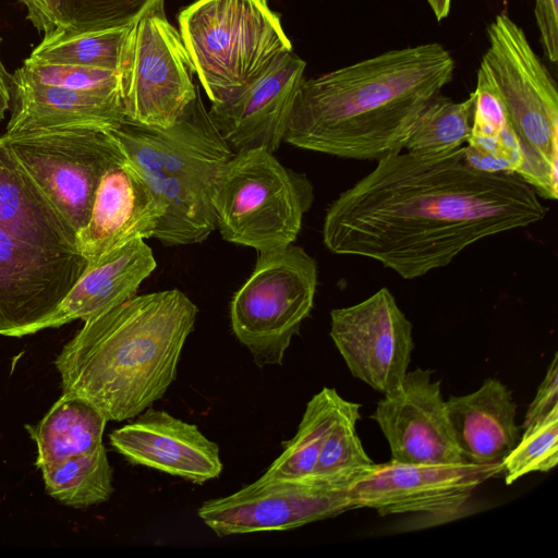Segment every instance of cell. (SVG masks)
I'll use <instances>...</instances> for the list:
<instances>
[{
  "label": "cell",
  "instance_id": "1",
  "mask_svg": "<svg viewBox=\"0 0 558 558\" xmlns=\"http://www.w3.org/2000/svg\"><path fill=\"white\" fill-rule=\"evenodd\" d=\"M447 154L397 153L328 207L323 241L333 254L374 259L403 279L449 265L485 238L542 221L547 208L514 173H486Z\"/></svg>",
  "mask_w": 558,
  "mask_h": 558
},
{
  "label": "cell",
  "instance_id": "2",
  "mask_svg": "<svg viewBox=\"0 0 558 558\" xmlns=\"http://www.w3.org/2000/svg\"><path fill=\"white\" fill-rule=\"evenodd\" d=\"M454 70L449 50L427 43L304 78L284 142L354 160L378 161L400 153Z\"/></svg>",
  "mask_w": 558,
  "mask_h": 558
},
{
  "label": "cell",
  "instance_id": "3",
  "mask_svg": "<svg viewBox=\"0 0 558 558\" xmlns=\"http://www.w3.org/2000/svg\"><path fill=\"white\" fill-rule=\"evenodd\" d=\"M197 313L185 293L170 289L135 295L85 320L54 360L62 392L107 421L136 417L175 379Z\"/></svg>",
  "mask_w": 558,
  "mask_h": 558
},
{
  "label": "cell",
  "instance_id": "4",
  "mask_svg": "<svg viewBox=\"0 0 558 558\" xmlns=\"http://www.w3.org/2000/svg\"><path fill=\"white\" fill-rule=\"evenodd\" d=\"M163 207L154 238L201 243L217 228L215 193L234 153L211 122L199 93L167 129L124 121L108 131Z\"/></svg>",
  "mask_w": 558,
  "mask_h": 558
},
{
  "label": "cell",
  "instance_id": "5",
  "mask_svg": "<svg viewBox=\"0 0 558 558\" xmlns=\"http://www.w3.org/2000/svg\"><path fill=\"white\" fill-rule=\"evenodd\" d=\"M477 73L496 94L523 156L518 172L545 199L558 197V93L525 32L507 13L487 27Z\"/></svg>",
  "mask_w": 558,
  "mask_h": 558
},
{
  "label": "cell",
  "instance_id": "6",
  "mask_svg": "<svg viewBox=\"0 0 558 558\" xmlns=\"http://www.w3.org/2000/svg\"><path fill=\"white\" fill-rule=\"evenodd\" d=\"M178 22L211 104L228 100L293 50L268 0H196Z\"/></svg>",
  "mask_w": 558,
  "mask_h": 558
},
{
  "label": "cell",
  "instance_id": "7",
  "mask_svg": "<svg viewBox=\"0 0 558 558\" xmlns=\"http://www.w3.org/2000/svg\"><path fill=\"white\" fill-rule=\"evenodd\" d=\"M314 187L304 173L286 168L263 148L235 153L222 169L215 193L217 228L227 242L257 252L295 241Z\"/></svg>",
  "mask_w": 558,
  "mask_h": 558
},
{
  "label": "cell",
  "instance_id": "8",
  "mask_svg": "<svg viewBox=\"0 0 558 558\" xmlns=\"http://www.w3.org/2000/svg\"><path fill=\"white\" fill-rule=\"evenodd\" d=\"M317 264L301 246L262 252L230 306L233 333L258 367L281 365L313 310Z\"/></svg>",
  "mask_w": 558,
  "mask_h": 558
},
{
  "label": "cell",
  "instance_id": "9",
  "mask_svg": "<svg viewBox=\"0 0 558 558\" xmlns=\"http://www.w3.org/2000/svg\"><path fill=\"white\" fill-rule=\"evenodd\" d=\"M159 2L130 26L118 65L125 120L167 129L196 98L195 74L180 33Z\"/></svg>",
  "mask_w": 558,
  "mask_h": 558
},
{
  "label": "cell",
  "instance_id": "10",
  "mask_svg": "<svg viewBox=\"0 0 558 558\" xmlns=\"http://www.w3.org/2000/svg\"><path fill=\"white\" fill-rule=\"evenodd\" d=\"M8 150L77 233L104 173L124 157L108 131L66 128L4 133Z\"/></svg>",
  "mask_w": 558,
  "mask_h": 558
},
{
  "label": "cell",
  "instance_id": "11",
  "mask_svg": "<svg viewBox=\"0 0 558 558\" xmlns=\"http://www.w3.org/2000/svg\"><path fill=\"white\" fill-rule=\"evenodd\" d=\"M353 509L349 486L310 477L260 476L226 496L205 501L197 514L220 537L287 531Z\"/></svg>",
  "mask_w": 558,
  "mask_h": 558
},
{
  "label": "cell",
  "instance_id": "12",
  "mask_svg": "<svg viewBox=\"0 0 558 558\" xmlns=\"http://www.w3.org/2000/svg\"><path fill=\"white\" fill-rule=\"evenodd\" d=\"M502 473L500 462L427 464L375 463L349 485L353 509L369 508L380 515L421 513L453 518L475 488Z\"/></svg>",
  "mask_w": 558,
  "mask_h": 558
},
{
  "label": "cell",
  "instance_id": "13",
  "mask_svg": "<svg viewBox=\"0 0 558 558\" xmlns=\"http://www.w3.org/2000/svg\"><path fill=\"white\" fill-rule=\"evenodd\" d=\"M412 329L387 288L330 312V337L352 376L384 396L397 390L408 373Z\"/></svg>",
  "mask_w": 558,
  "mask_h": 558
},
{
  "label": "cell",
  "instance_id": "14",
  "mask_svg": "<svg viewBox=\"0 0 558 558\" xmlns=\"http://www.w3.org/2000/svg\"><path fill=\"white\" fill-rule=\"evenodd\" d=\"M87 266L78 252L52 251L0 229L1 336L21 337L47 317Z\"/></svg>",
  "mask_w": 558,
  "mask_h": 558
},
{
  "label": "cell",
  "instance_id": "15",
  "mask_svg": "<svg viewBox=\"0 0 558 558\" xmlns=\"http://www.w3.org/2000/svg\"><path fill=\"white\" fill-rule=\"evenodd\" d=\"M388 441L392 461L464 462L448 420L440 381L421 367L408 372L397 390L384 396L371 415Z\"/></svg>",
  "mask_w": 558,
  "mask_h": 558
},
{
  "label": "cell",
  "instance_id": "16",
  "mask_svg": "<svg viewBox=\"0 0 558 558\" xmlns=\"http://www.w3.org/2000/svg\"><path fill=\"white\" fill-rule=\"evenodd\" d=\"M305 66L291 51L228 100L211 104L209 118L234 154L257 148L275 153L284 142Z\"/></svg>",
  "mask_w": 558,
  "mask_h": 558
},
{
  "label": "cell",
  "instance_id": "17",
  "mask_svg": "<svg viewBox=\"0 0 558 558\" xmlns=\"http://www.w3.org/2000/svg\"><path fill=\"white\" fill-rule=\"evenodd\" d=\"M163 207L124 156L101 177L76 250L87 266L137 239L154 238Z\"/></svg>",
  "mask_w": 558,
  "mask_h": 558
},
{
  "label": "cell",
  "instance_id": "18",
  "mask_svg": "<svg viewBox=\"0 0 558 558\" xmlns=\"http://www.w3.org/2000/svg\"><path fill=\"white\" fill-rule=\"evenodd\" d=\"M136 417L109 436L111 446L129 462L195 484L220 475L219 447L196 425L150 408Z\"/></svg>",
  "mask_w": 558,
  "mask_h": 558
},
{
  "label": "cell",
  "instance_id": "19",
  "mask_svg": "<svg viewBox=\"0 0 558 558\" xmlns=\"http://www.w3.org/2000/svg\"><path fill=\"white\" fill-rule=\"evenodd\" d=\"M151 248L137 239L86 266L78 280L44 319L26 328L21 337L47 328L88 320L135 296L140 284L155 270Z\"/></svg>",
  "mask_w": 558,
  "mask_h": 558
},
{
  "label": "cell",
  "instance_id": "20",
  "mask_svg": "<svg viewBox=\"0 0 558 558\" xmlns=\"http://www.w3.org/2000/svg\"><path fill=\"white\" fill-rule=\"evenodd\" d=\"M11 99L5 133L66 128L109 131L125 121L119 92L64 88L12 74Z\"/></svg>",
  "mask_w": 558,
  "mask_h": 558
},
{
  "label": "cell",
  "instance_id": "21",
  "mask_svg": "<svg viewBox=\"0 0 558 558\" xmlns=\"http://www.w3.org/2000/svg\"><path fill=\"white\" fill-rule=\"evenodd\" d=\"M446 410L464 462H500L521 436L512 393L496 378L471 393L449 397Z\"/></svg>",
  "mask_w": 558,
  "mask_h": 558
},
{
  "label": "cell",
  "instance_id": "22",
  "mask_svg": "<svg viewBox=\"0 0 558 558\" xmlns=\"http://www.w3.org/2000/svg\"><path fill=\"white\" fill-rule=\"evenodd\" d=\"M0 229L39 247L77 252L76 232L14 159L1 136Z\"/></svg>",
  "mask_w": 558,
  "mask_h": 558
},
{
  "label": "cell",
  "instance_id": "23",
  "mask_svg": "<svg viewBox=\"0 0 558 558\" xmlns=\"http://www.w3.org/2000/svg\"><path fill=\"white\" fill-rule=\"evenodd\" d=\"M106 417L92 404L62 392L44 417L25 425L37 448V468L69 457L92 452L102 444Z\"/></svg>",
  "mask_w": 558,
  "mask_h": 558
},
{
  "label": "cell",
  "instance_id": "24",
  "mask_svg": "<svg viewBox=\"0 0 558 558\" xmlns=\"http://www.w3.org/2000/svg\"><path fill=\"white\" fill-rule=\"evenodd\" d=\"M38 469L47 494L69 507L99 505L113 493V470L104 445L92 452L47 463Z\"/></svg>",
  "mask_w": 558,
  "mask_h": 558
},
{
  "label": "cell",
  "instance_id": "25",
  "mask_svg": "<svg viewBox=\"0 0 558 558\" xmlns=\"http://www.w3.org/2000/svg\"><path fill=\"white\" fill-rule=\"evenodd\" d=\"M341 396L324 387L307 402L294 437L266 469L263 477H308L336 421Z\"/></svg>",
  "mask_w": 558,
  "mask_h": 558
},
{
  "label": "cell",
  "instance_id": "26",
  "mask_svg": "<svg viewBox=\"0 0 558 558\" xmlns=\"http://www.w3.org/2000/svg\"><path fill=\"white\" fill-rule=\"evenodd\" d=\"M129 28L80 29L65 26L45 35L27 59L117 71Z\"/></svg>",
  "mask_w": 558,
  "mask_h": 558
},
{
  "label": "cell",
  "instance_id": "27",
  "mask_svg": "<svg viewBox=\"0 0 558 558\" xmlns=\"http://www.w3.org/2000/svg\"><path fill=\"white\" fill-rule=\"evenodd\" d=\"M360 409L361 404L341 398L336 421L310 478L328 485L349 486L375 464L356 433Z\"/></svg>",
  "mask_w": 558,
  "mask_h": 558
},
{
  "label": "cell",
  "instance_id": "28",
  "mask_svg": "<svg viewBox=\"0 0 558 558\" xmlns=\"http://www.w3.org/2000/svg\"><path fill=\"white\" fill-rule=\"evenodd\" d=\"M475 94L462 101L438 95L420 116L404 149L413 155L436 156L466 144L471 133Z\"/></svg>",
  "mask_w": 558,
  "mask_h": 558
},
{
  "label": "cell",
  "instance_id": "29",
  "mask_svg": "<svg viewBox=\"0 0 558 558\" xmlns=\"http://www.w3.org/2000/svg\"><path fill=\"white\" fill-rule=\"evenodd\" d=\"M474 94L471 133L466 144L498 160L508 173L518 174L523 165L521 147L507 123L496 94L478 73Z\"/></svg>",
  "mask_w": 558,
  "mask_h": 558
},
{
  "label": "cell",
  "instance_id": "30",
  "mask_svg": "<svg viewBox=\"0 0 558 558\" xmlns=\"http://www.w3.org/2000/svg\"><path fill=\"white\" fill-rule=\"evenodd\" d=\"M558 462V408L524 427L515 446L501 460L505 483L510 485L534 472H548Z\"/></svg>",
  "mask_w": 558,
  "mask_h": 558
},
{
  "label": "cell",
  "instance_id": "31",
  "mask_svg": "<svg viewBox=\"0 0 558 558\" xmlns=\"http://www.w3.org/2000/svg\"><path fill=\"white\" fill-rule=\"evenodd\" d=\"M165 0H61L68 26L80 29L130 27Z\"/></svg>",
  "mask_w": 558,
  "mask_h": 558
},
{
  "label": "cell",
  "instance_id": "32",
  "mask_svg": "<svg viewBox=\"0 0 558 558\" xmlns=\"http://www.w3.org/2000/svg\"><path fill=\"white\" fill-rule=\"evenodd\" d=\"M29 82L82 90L119 92L117 71L25 59L13 73Z\"/></svg>",
  "mask_w": 558,
  "mask_h": 558
},
{
  "label": "cell",
  "instance_id": "33",
  "mask_svg": "<svg viewBox=\"0 0 558 558\" xmlns=\"http://www.w3.org/2000/svg\"><path fill=\"white\" fill-rule=\"evenodd\" d=\"M555 353L535 398L527 408L523 428L558 408V363Z\"/></svg>",
  "mask_w": 558,
  "mask_h": 558
},
{
  "label": "cell",
  "instance_id": "34",
  "mask_svg": "<svg viewBox=\"0 0 558 558\" xmlns=\"http://www.w3.org/2000/svg\"><path fill=\"white\" fill-rule=\"evenodd\" d=\"M534 16L546 58L558 61V0H535Z\"/></svg>",
  "mask_w": 558,
  "mask_h": 558
},
{
  "label": "cell",
  "instance_id": "35",
  "mask_svg": "<svg viewBox=\"0 0 558 558\" xmlns=\"http://www.w3.org/2000/svg\"><path fill=\"white\" fill-rule=\"evenodd\" d=\"M27 10V20L44 35L65 27L61 0H19Z\"/></svg>",
  "mask_w": 558,
  "mask_h": 558
},
{
  "label": "cell",
  "instance_id": "36",
  "mask_svg": "<svg viewBox=\"0 0 558 558\" xmlns=\"http://www.w3.org/2000/svg\"><path fill=\"white\" fill-rule=\"evenodd\" d=\"M1 41L2 38L0 36V121L3 119L10 106L12 78V74L7 71L1 59Z\"/></svg>",
  "mask_w": 558,
  "mask_h": 558
},
{
  "label": "cell",
  "instance_id": "37",
  "mask_svg": "<svg viewBox=\"0 0 558 558\" xmlns=\"http://www.w3.org/2000/svg\"><path fill=\"white\" fill-rule=\"evenodd\" d=\"M437 21L446 19L451 9L452 0H426Z\"/></svg>",
  "mask_w": 558,
  "mask_h": 558
},
{
  "label": "cell",
  "instance_id": "38",
  "mask_svg": "<svg viewBox=\"0 0 558 558\" xmlns=\"http://www.w3.org/2000/svg\"><path fill=\"white\" fill-rule=\"evenodd\" d=\"M1 331H2V328H1V326H0V335H1Z\"/></svg>",
  "mask_w": 558,
  "mask_h": 558
}]
</instances>
